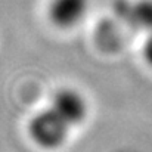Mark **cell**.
I'll list each match as a JSON object with an SVG mask.
<instances>
[{"instance_id": "obj_1", "label": "cell", "mask_w": 152, "mask_h": 152, "mask_svg": "<svg viewBox=\"0 0 152 152\" xmlns=\"http://www.w3.org/2000/svg\"><path fill=\"white\" fill-rule=\"evenodd\" d=\"M71 127L65 120H62L50 106L37 112L28 121V134L31 140L43 149H56L62 146L68 136Z\"/></svg>"}, {"instance_id": "obj_2", "label": "cell", "mask_w": 152, "mask_h": 152, "mask_svg": "<svg viewBox=\"0 0 152 152\" xmlns=\"http://www.w3.org/2000/svg\"><path fill=\"white\" fill-rule=\"evenodd\" d=\"M49 106L62 120L68 123L71 129L80 126L86 120L89 112L87 101L84 99V96L75 89H69V87L58 90L53 95Z\"/></svg>"}, {"instance_id": "obj_3", "label": "cell", "mask_w": 152, "mask_h": 152, "mask_svg": "<svg viewBox=\"0 0 152 152\" xmlns=\"http://www.w3.org/2000/svg\"><path fill=\"white\" fill-rule=\"evenodd\" d=\"M89 10V0H50L48 15L58 28H72Z\"/></svg>"}, {"instance_id": "obj_4", "label": "cell", "mask_w": 152, "mask_h": 152, "mask_svg": "<svg viewBox=\"0 0 152 152\" xmlns=\"http://www.w3.org/2000/svg\"><path fill=\"white\" fill-rule=\"evenodd\" d=\"M129 19L134 27L152 33V0H140L133 4L129 12Z\"/></svg>"}, {"instance_id": "obj_5", "label": "cell", "mask_w": 152, "mask_h": 152, "mask_svg": "<svg viewBox=\"0 0 152 152\" xmlns=\"http://www.w3.org/2000/svg\"><path fill=\"white\" fill-rule=\"evenodd\" d=\"M143 58H145L146 64H149L152 66V33L148 36V39L143 43Z\"/></svg>"}]
</instances>
